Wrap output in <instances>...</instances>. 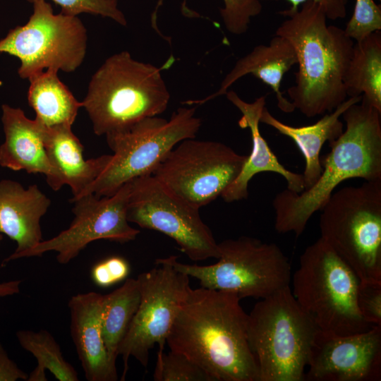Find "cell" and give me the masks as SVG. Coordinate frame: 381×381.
Segmentation results:
<instances>
[{"label": "cell", "mask_w": 381, "mask_h": 381, "mask_svg": "<svg viewBox=\"0 0 381 381\" xmlns=\"http://www.w3.org/2000/svg\"><path fill=\"white\" fill-rule=\"evenodd\" d=\"M240 300L228 291L190 288L166 340L171 351L186 356L214 381H258Z\"/></svg>", "instance_id": "1"}, {"label": "cell", "mask_w": 381, "mask_h": 381, "mask_svg": "<svg viewBox=\"0 0 381 381\" xmlns=\"http://www.w3.org/2000/svg\"><path fill=\"white\" fill-rule=\"evenodd\" d=\"M280 13L286 19L275 35L290 42L298 65L296 83L287 90L291 102L308 118L332 111L347 97L344 78L353 40L344 29L328 25L323 8L313 1Z\"/></svg>", "instance_id": "2"}, {"label": "cell", "mask_w": 381, "mask_h": 381, "mask_svg": "<svg viewBox=\"0 0 381 381\" xmlns=\"http://www.w3.org/2000/svg\"><path fill=\"white\" fill-rule=\"evenodd\" d=\"M341 116L346 128L328 143L330 152L320 159L322 171L318 181L301 193L286 188L274 198L278 233L300 236L313 214L322 210L343 181L355 178L381 181V112L362 97Z\"/></svg>", "instance_id": "3"}, {"label": "cell", "mask_w": 381, "mask_h": 381, "mask_svg": "<svg viewBox=\"0 0 381 381\" xmlns=\"http://www.w3.org/2000/svg\"><path fill=\"white\" fill-rule=\"evenodd\" d=\"M161 70L134 59L127 51L107 58L92 75L82 102L94 133L120 132L163 113L170 93Z\"/></svg>", "instance_id": "4"}, {"label": "cell", "mask_w": 381, "mask_h": 381, "mask_svg": "<svg viewBox=\"0 0 381 381\" xmlns=\"http://www.w3.org/2000/svg\"><path fill=\"white\" fill-rule=\"evenodd\" d=\"M318 331L290 286L256 303L248 315L247 339L258 381L303 380Z\"/></svg>", "instance_id": "5"}, {"label": "cell", "mask_w": 381, "mask_h": 381, "mask_svg": "<svg viewBox=\"0 0 381 381\" xmlns=\"http://www.w3.org/2000/svg\"><path fill=\"white\" fill-rule=\"evenodd\" d=\"M358 284L352 270L320 238L301 255L292 278L291 292L320 332L351 335L373 326L358 310Z\"/></svg>", "instance_id": "6"}, {"label": "cell", "mask_w": 381, "mask_h": 381, "mask_svg": "<svg viewBox=\"0 0 381 381\" xmlns=\"http://www.w3.org/2000/svg\"><path fill=\"white\" fill-rule=\"evenodd\" d=\"M320 211V238L359 281L381 282V181L334 191Z\"/></svg>", "instance_id": "7"}, {"label": "cell", "mask_w": 381, "mask_h": 381, "mask_svg": "<svg viewBox=\"0 0 381 381\" xmlns=\"http://www.w3.org/2000/svg\"><path fill=\"white\" fill-rule=\"evenodd\" d=\"M195 107H179L169 120L147 117L124 131L105 135L114 152L111 159L78 198L88 193L111 196L133 179L152 174L178 143L196 137L202 121L195 116Z\"/></svg>", "instance_id": "8"}, {"label": "cell", "mask_w": 381, "mask_h": 381, "mask_svg": "<svg viewBox=\"0 0 381 381\" xmlns=\"http://www.w3.org/2000/svg\"><path fill=\"white\" fill-rule=\"evenodd\" d=\"M218 261L209 265L184 264L175 255L165 258L178 271L198 279L202 287L231 292L241 299L265 298L290 286V263L277 244L240 236L218 243Z\"/></svg>", "instance_id": "9"}, {"label": "cell", "mask_w": 381, "mask_h": 381, "mask_svg": "<svg viewBox=\"0 0 381 381\" xmlns=\"http://www.w3.org/2000/svg\"><path fill=\"white\" fill-rule=\"evenodd\" d=\"M27 23L16 26L0 40V54L17 57L18 73L30 79L45 69L70 73L83 63L87 30L78 16L54 13L46 0H35Z\"/></svg>", "instance_id": "10"}, {"label": "cell", "mask_w": 381, "mask_h": 381, "mask_svg": "<svg viewBox=\"0 0 381 381\" xmlns=\"http://www.w3.org/2000/svg\"><path fill=\"white\" fill-rule=\"evenodd\" d=\"M248 156L217 141L188 138L178 143L152 172L168 190L200 209L239 175Z\"/></svg>", "instance_id": "11"}, {"label": "cell", "mask_w": 381, "mask_h": 381, "mask_svg": "<svg viewBox=\"0 0 381 381\" xmlns=\"http://www.w3.org/2000/svg\"><path fill=\"white\" fill-rule=\"evenodd\" d=\"M155 264L157 267L137 277L140 303L118 351L123 362L121 380H125L131 357L147 368L150 351L155 345L164 350L178 310L190 289V277L176 270L165 258L156 259Z\"/></svg>", "instance_id": "12"}, {"label": "cell", "mask_w": 381, "mask_h": 381, "mask_svg": "<svg viewBox=\"0 0 381 381\" xmlns=\"http://www.w3.org/2000/svg\"><path fill=\"white\" fill-rule=\"evenodd\" d=\"M131 184L128 222L171 238L193 261L218 259V243L199 209L174 194L152 174L133 179Z\"/></svg>", "instance_id": "13"}, {"label": "cell", "mask_w": 381, "mask_h": 381, "mask_svg": "<svg viewBox=\"0 0 381 381\" xmlns=\"http://www.w3.org/2000/svg\"><path fill=\"white\" fill-rule=\"evenodd\" d=\"M131 187L130 181L111 196L88 193L71 199L74 218L69 227L22 253L17 259L55 251L57 262L66 265L92 241L106 239L124 243L135 239L140 231L131 226L127 219Z\"/></svg>", "instance_id": "14"}, {"label": "cell", "mask_w": 381, "mask_h": 381, "mask_svg": "<svg viewBox=\"0 0 381 381\" xmlns=\"http://www.w3.org/2000/svg\"><path fill=\"white\" fill-rule=\"evenodd\" d=\"M304 380L378 381L381 378V326L351 335L318 332Z\"/></svg>", "instance_id": "15"}, {"label": "cell", "mask_w": 381, "mask_h": 381, "mask_svg": "<svg viewBox=\"0 0 381 381\" xmlns=\"http://www.w3.org/2000/svg\"><path fill=\"white\" fill-rule=\"evenodd\" d=\"M1 110L5 140L0 146V165L13 171L44 174L53 190H60L64 184L48 157L44 127L28 119L20 108L3 104Z\"/></svg>", "instance_id": "16"}, {"label": "cell", "mask_w": 381, "mask_h": 381, "mask_svg": "<svg viewBox=\"0 0 381 381\" xmlns=\"http://www.w3.org/2000/svg\"><path fill=\"white\" fill-rule=\"evenodd\" d=\"M225 95L242 114L238 122V126L241 128H248L250 131L252 150L238 177L221 195L223 200L232 202L247 198L249 181L257 174L266 171L283 176L287 183L288 190L297 193L303 191V174L284 167L260 133V119L266 104V97L261 96L253 102H247L233 90H227Z\"/></svg>", "instance_id": "17"}, {"label": "cell", "mask_w": 381, "mask_h": 381, "mask_svg": "<svg viewBox=\"0 0 381 381\" xmlns=\"http://www.w3.org/2000/svg\"><path fill=\"white\" fill-rule=\"evenodd\" d=\"M103 295L78 294L68 301L71 336L88 381H116V366L108 358L102 335Z\"/></svg>", "instance_id": "18"}, {"label": "cell", "mask_w": 381, "mask_h": 381, "mask_svg": "<svg viewBox=\"0 0 381 381\" xmlns=\"http://www.w3.org/2000/svg\"><path fill=\"white\" fill-rule=\"evenodd\" d=\"M50 204L36 184L25 189L17 181H0V233L17 243L16 250L3 263L17 260L42 241L40 222Z\"/></svg>", "instance_id": "19"}, {"label": "cell", "mask_w": 381, "mask_h": 381, "mask_svg": "<svg viewBox=\"0 0 381 381\" xmlns=\"http://www.w3.org/2000/svg\"><path fill=\"white\" fill-rule=\"evenodd\" d=\"M295 64H297V58L292 44L286 38L275 35L269 44L258 45L250 53L239 59L216 92L204 99L188 100L184 103L201 105L225 95L236 80L247 74H252L273 90L280 110L291 113L295 108L291 101L283 96L280 87L284 74Z\"/></svg>", "instance_id": "20"}, {"label": "cell", "mask_w": 381, "mask_h": 381, "mask_svg": "<svg viewBox=\"0 0 381 381\" xmlns=\"http://www.w3.org/2000/svg\"><path fill=\"white\" fill-rule=\"evenodd\" d=\"M362 96L350 97L316 123L299 127L280 121L271 114L266 107L262 109L260 122L290 138L302 153L305 159L302 174L304 190L311 187L322 173L320 153L323 145L336 140L344 131V123L339 120L340 116L350 106L359 102Z\"/></svg>", "instance_id": "21"}, {"label": "cell", "mask_w": 381, "mask_h": 381, "mask_svg": "<svg viewBox=\"0 0 381 381\" xmlns=\"http://www.w3.org/2000/svg\"><path fill=\"white\" fill-rule=\"evenodd\" d=\"M44 143L52 164L64 184L71 188L72 199L80 196L102 173L112 157L104 155L85 159L83 145L68 125L44 127Z\"/></svg>", "instance_id": "22"}, {"label": "cell", "mask_w": 381, "mask_h": 381, "mask_svg": "<svg viewBox=\"0 0 381 381\" xmlns=\"http://www.w3.org/2000/svg\"><path fill=\"white\" fill-rule=\"evenodd\" d=\"M28 99L35 120L45 128L74 123L82 102H78L58 78V71L47 69L29 79Z\"/></svg>", "instance_id": "23"}, {"label": "cell", "mask_w": 381, "mask_h": 381, "mask_svg": "<svg viewBox=\"0 0 381 381\" xmlns=\"http://www.w3.org/2000/svg\"><path fill=\"white\" fill-rule=\"evenodd\" d=\"M344 84L347 97L362 96L381 112V34L356 42Z\"/></svg>", "instance_id": "24"}, {"label": "cell", "mask_w": 381, "mask_h": 381, "mask_svg": "<svg viewBox=\"0 0 381 381\" xmlns=\"http://www.w3.org/2000/svg\"><path fill=\"white\" fill-rule=\"evenodd\" d=\"M140 301L137 279L128 278L112 292L103 295L101 329L110 363L116 366L118 351Z\"/></svg>", "instance_id": "25"}, {"label": "cell", "mask_w": 381, "mask_h": 381, "mask_svg": "<svg viewBox=\"0 0 381 381\" xmlns=\"http://www.w3.org/2000/svg\"><path fill=\"white\" fill-rule=\"evenodd\" d=\"M16 337L20 346L37 361L27 381H47V370L59 381L79 380L77 371L65 360L59 344L49 332L20 330L16 332Z\"/></svg>", "instance_id": "26"}, {"label": "cell", "mask_w": 381, "mask_h": 381, "mask_svg": "<svg viewBox=\"0 0 381 381\" xmlns=\"http://www.w3.org/2000/svg\"><path fill=\"white\" fill-rule=\"evenodd\" d=\"M153 379L155 381H214L200 366L183 353L159 350Z\"/></svg>", "instance_id": "27"}, {"label": "cell", "mask_w": 381, "mask_h": 381, "mask_svg": "<svg viewBox=\"0 0 381 381\" xmlns=\"http://www.w3.org/2000/svg\"><path fill=\"white\" fill-rule=\"evenodd\" d=\"M162 1H159L155 11ZM262 1L265 0H223L224 6L219 12L227 31L237 35L246 32L251 18L261 13ZM185 3L186 0L183 5Z\"/></svg>", "instance_id": "28"}, {"label": "cell", "mask_w": 381, "mask_h": 381, "mask_svg": "<svg viewBox=\"0 0 381 381\" xmlns=\"http://www.w3.org/2000/svg\"><path fill=\"white\" fill-rule=\"evenodd\" d=\"M353 41L358 42L381 30V7L374 0H356L353 15L344 30Z\"/></svg>", "instance_id": "29"}, {"label": "cell", "mask_w": 381, "mask_h": 381, "mask_svg": "<svg viewBox=\"0 0 381 381\" xmlns=\"http://www.w3.org/2000/svg\"><path fill=\"white\" fill-rule=\"evenodd\" d=\"M33 3L35 0H27ZM61 8V13L71 16L86 13L112 19L121 25H127L123 13L119 8L118 0H51Z\"/></svg>", "instance_id": "30"}, {"label": "cell", "mask_w": 381, "mask_h": 381, "mask_svg": "<svg viewBox=\"0 0 381 381\" xmlns=\"http://www.w3.org/2000/svg\"><path fill=\"white\" fill-rule=\"evenodd\" d=\"M356 303L366 322L381 326V282L359 281Z\"/></svg>", "instance_id": "31"}, {"label": "cell", "mask_w": 381, "mask_h": 381, "mask_svg": "<svg viewBox=\"0 0 381 381\" xmlns=\"http://www.w3.org/2000/svg\"><path fill=\"white\" fill-rule=\"evenodd\" d=\"M130 273L127 260L119 256L106 258L93 266L91 277L100 287H108L125 279Z\"/></svg>", "instance_id": "32"}, {"label": "cell", "mask_w": 381, "mask_h": 381, "mask_svg": "<svg viewBox=\"0 0 381 381\" xmlns=\"http://www.w3.org/2000/svg\"><path fill=\"white\" fill-rule=\"evenodd\" d=\"M291 4V10L298 9L308 0H286ZM319 4L324 9L328 19L334 20L344 18L346 15L347 0H311Z\"/></svg>", "instance_id": "33"}, {"label": "cell", "mask_w": 381, "mask_h": 381, "mask_svg": "<svg viewBox=\"0 0 381 381\" xmlns=\"http://www.w3.org/2000/svg\"><path fill=\"white\" fill-rule=\"evenodd\" d=\"M28 374L22 370L8 356L0 343V381L28 380Z\"/></svg>", "instance_id": "34"}, {"label": "cell", "mask_w": 381, "mask_h": 381, "mask_svg": "<svg viewBox=\"0 0 381 381\" xmlns=\"http://www.w3.org/2000/svg\"><path fill=\"white\" fill-rule=\"evenodd\" d=\"M20 280L0 283V297L11 296L20 292Z\"/></svg>", "instance_id": "35"}, {"label": "cell", "mask_w": 381, "mask_h": 381, "mask_svg": "<svg viewBox=\"0 0 381 381\" xmlns=\"http://www.w3.org/2000/svg\"><path fill=\"white\" fill-rule=\"evenodd\" d=\"M379 1H380V0H379Z\"/></svg>", "instance_id": "36"}]
</instances>
